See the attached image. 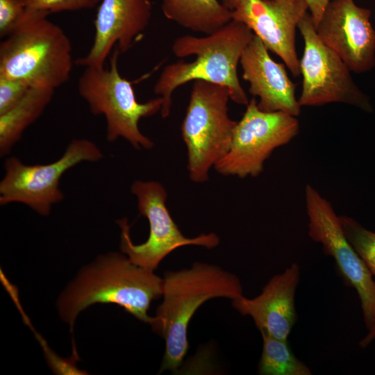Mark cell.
<instances>
[{"instance_id": "cell-2", "label": "cell", "mask_w": 375, "mask_h": 375, "mask_svg": "<svg viewBox=\"0 0 375 375\" xmlns=\"http://www.w3.org/2000/svg\"><path fill=\"white\" fill-rule=\"evenodd\" d=\"M163 280L153 271L117 253L99 256L81 271L61 295L60 316L72 330L82 310L97 303H114L152 328L157 318L148 315L151 303L162 295Z\"/></svg>"}, {"instance_id": "cell-13", "label": "cell", "mask_w": 375, "mask_h": 375, "mask_svg": "<svg viewBox=\"0 0 375 375\" xmlns=\"http://www.w3.org/2000/svg\"><path fill=\"white\" fill-rule=\"evenodd\" d=\"M308 10L304 0H239L231 13L232 19L246 24L297 77L300 75V60L296 31Z\"/></svg>"}, {"instance_id": "cell-14", "label": "cell", "mask_w": 375, "mask_h": 375, "mask_svg": "<svg viewBox=\"0 0 375 375\" xmlns=\"http://www.w3.org/2000/svg\"><path fill=\"white\" fill-rule=\"evenodd\" d=\"M150 0H101L88 53L76 60L82 67H103L114 46L127 52L143 36L151 20Z\"/></svg>"}, {"instance_id": "cell-6", "label": "cell", "mask_w": 375, "mask_h": 375, "mask_svg": "<svg viewBox=\"0 0 375 375\" xmlns=\"http://www.w3.org/2000/svg\"><path fill=\"white\" fill-rule=\"evenodd\" d=\"M229 99L226 86L193 81L181 130L187 147L189 176L194 183L208 181L210 169L230 148L237 122L228 116Z\"/></svg>"}, {"instance_id": "cell-3", "label": "cell", "mask_w": 375, "mask_h": 375, "mask_svg": "<svg viewBox=\"0 0 375 375\" xmlns=\"http://www.w3.org/2000/svg\"><path fill=\"white\" fill-rule=\"evenodd\" d=\"M163 300L156 310L153 329L165 341L159 372L176 370L189 348L188 329L191 318L206 301L216 297L231 300L243 295L240 279L221 267L194 262L190 269L165 272Z\"/></svg>"}, {"instance_id": "cell-19", "label": "cell", "mask_w": 375, "mask_h": 375, "mask_svg": "<svg viewBox=\"0 0 375 375\" xmlns=\"http://www.w3.org/2000/svg\"><path fill=\"white\" fill-rule=\"evenodd\" d=\"M262 351L258 363L260 375H311V370L293 353L288 340L261 332Z\"/></svg>"}, {"instance_id": "cell-22", "label": "cell", "mask_w": 375, "mask_h": 375, "mask_svg": "<svg viewBox=\"0 0 375 375\" xmlns=\"http://www.w3.org/2000/svg\"><path fill=\"white\" fill-rule=\"evenodd\" d=\"M31 88L22 80L0 76V115L13 108Z\"/></svg>"}, {"instance_id": "cell-20", "label": "cell", "mask_w": 375, "mask_h": 375, "mask_svg": "<svg viewBox=\"0 0 375 375\" xmlns=\"http://www.w3.org/2000/svg\"><path fill=\"white\" fill-rule=\"evenodd\" d=\"M339 218L346 238L375 281V232L367 229L350 217L340 215Z\"/></svg>"}, {"instance_id": "cell-17", "label": "cell", "mask_w": 375, "mask_h": 375, "mask_svg": "<svg viewBox=\"0 0 375 375\" xmlns=\"http://www.w3.org/2000/svg\"><path fill=\"white\" fill-rule=\"evenodd\" d=\"M168 19L196 33L209 35L232 20V13L218 0H162Z\"/></svg>"}, {"instance_id": "cell-24", "label": "cell", "mask_w": 375, "mask_h": 375, "mask_svg": "<svg viewBox=\"0 0 375 375\" xmlns=\"http://www.w3.org/2000/svg\"><path fill=\"white\" fill-rule=\"evenodd\" d=\"M308 6L309 13L316 28L323 13L331 0H304Z\"/></svg>"}, {"instance_id": "cell-7", "label": "cell", "mask_w": 375, "mask_h": 375, "mask_svg": "<svg viewBox=\"0 0 375 375\" xmlns=\"http://www.w3.org/2000/svg\"><path fill=\"white\" fill-rule=\"evenodd\" d=\"M103 157L97 145L88 139H74L56 160L45 165H26L12 156L4 162L0 182V205L21 203L42 216L64 199L60 180L68 169L82 162H98Z\"/></svg>"}, {"instance_id": "cell-5", "label": "cell", "mask_w": 375, "mask_h": 375, "mask_svg": "<svg viewBox=\"0 0 375 375\" xmlns=\"http://www.w3.org/2000/svg\"><path fill=\"white\" fill-rule=\"evenodd\" d=\"M119 53L115 48L108 67H85L78 81V92L92 115L104 116L108 141L122 138L136 149H150L154 143L142 133L138 123L140 119L160 112L163 99L138 101L132 83L119 72Z\"/></svg>"}, {"instance_id": "cell-23", "label": "cell", "mask_w": 375, "mask_h": 375, "mask_svg": "<svg viewBox=\"0 0 375 375\" xmlns=\"http://www.w3.org/2000/svg\"><path fill=\"white\" fill-rule=\"evenodd\" d=\"M26 12V0H0V37H6Z\"/></svg>"}, {"instance_id": "cell-11", "label": "cell", "mask_w": 375, "mask_h": 375, "mask_svg": "<svg viewBox=\"0 0 375 375\" xmlns=\"http://www.w3.org/2000/svg\"><path fill=\"white\" fill-rule=\"evenodd\" d=\"M308 218V233L320 243L324 253L333 258L344 283L353 288L360 299L365 327L375 329V281L365 264L346 238L330 202L311 185L305 188Z\"/></svg>"}, {"instance_id": "cell-18", "label": "cell", "mask_w": 375, "mask_h": 375, "mask_svg": "<svg viewBox=\"0 0 375 375\" xmlns=\"http://www.w3.org/2000/svg\"><path fill=\"white\" fill-rule=\"evenodd\" d=\"M55 90L31 88L23 99L8 112L0 115V156L10 153L24 131L44 112Z\"/></svg>"}, {"instance_id": "cell-21", "label": "cell", "mask_w": 375, "mask_h": 375, "mask_svg": "<svg viewBox=\"0 0 375 375\" xmlns=\"http://www.w3.org/2000/svg\"><path fill=\"white\" fill-rule=\"evenodd\" d=\"M101 0H26V10L40 11L48 15L63 11L92 9Z\"/></svg>"}, {"instance_id": "cell-26", "label": "cell", "mask_w": 375, "mask_h": 375, "mask_svg": "<svg viewBox=\"0 0 375 375\" xmlns=\"http://www.w3.org/2000/svg\"><path fill=\"white\" fill-rule=\"evenodd\" d=\"M239 0H222V3L231 11L233 10L238 3Z\"/></svg>"}, {"instance_id": "cell-16", "label": "cell", "mask_w": 375, "mask_h": 375, "mask_svg": "<svg viewBox=\"0 0 375 375\" xmlns=\"http://www.w3.org/2000/svg\"><path fill=\"white\" fill-rule=\"evenodd\" d=\"M240 64L242 78L249 83V92L258 97L260 110L284 112L295 117L301 113L296 97L297 85L288 76L285 65L276 62L261 40L254 35L244 51Z\"/></svg>"}, {"instance_id": "cell-8", "label": "cell", "mask_w": 375, "mask_h": 375, "mask_svg": "<svg viewBox=\"0 0 375 375\" xmlns=\"http://www.w3.org/2000/svg\"><path fill=\"white\" fill-rule=\"evenodd\" d=\"M304 42L299 60L302 90L301 106L341 103L364 112L374 110L369 97L356 84L351 71L341 58L319 38L309 12L298 24Z\"/></svg>"}, {"instance_id": "cell-4", "label": "cell", "mask_w": 375, "mask_h": 375, "mask_svg": "<svg viewBox=\"0 0 375 375\" xmlns=\"http://www.w3.org/2000/svg\"><path fill=\"white\" fill-rule=\"evenodd\" d=\"M48 14L26 10L0 44V76L56 90L70 78L71 42Z\"/></svg>"}, {"instance_id": "cell-9", "label": "cell", "mask_w": 375, "mask_h": 375, "mask_svg": "<svg viewBox=\"0 0 375 375\" xmlns=\"http://www.w3.org/2000/svg\"><path fill=\"white\" fill-rule=\"evenodd\" d=\"M131 191L137 197L140 213L149 224L147 240L135 244L130 236V226L126 218L117 222L121 228L120 249L134 264L153 271L168 254L186 245L202 246L212 249L219 243L214 233L190 238L183 235L173 220L166 206L167 192L157 181H135Z\"/></svg>"}, {"instance_id": "cell-15", "label": "cell", "mask_w": 375, "mask_h": 375, "mask_svg": "<svg viewBox=\"0 0 375 375\" xmlns=\"http://www.w3.org/2000/svg\"><path fill=\"white\" fill-rule=\"evenodd\" d=\"M300 267L292 263L274 276L253 299L243 295L232 300L241 315L250 316L259 331L288 340L296 322L295 293L300 281Z\"/></svg>"}, {"instance_id": "cell-1", "label": "cell", "mask_w": 375, "mask_h": 375, "mask_svg": "<svg viewBox=\"0 0 375 375\" xmlns=\"http://www.w3.org/2000/svg\"><path fill=\"white\" fill-rule=\"evenodd\" d=\"M253 36L246 24L232 19L203 37L185 35L177 38L172 47L174 55L196 58L192 62L179 60L163 68L153 87L154 93L163 99L161 117L166 118L170 114L174 91L197 80L227 87L232 101L247 106L249 100L240 84L238 66Z\"/></svg>"}, {"instance_id": "cell-25", "label": "cell", "mask_w": 375, "mask_h": 375, "mask_svg": "<svg viewBox=\"0 0 375 375\" xmlns=\"http://www.w3.org/2000/svg\"><path fill=\"white\" fill-rule=\"evenodd\" d=\"M375 339V329L369 331L365 337L360 342L359 345L362 347H367Z\"/></svg>"}, {"instance_id": "cell-12", "label": "cell", "mask_w": 375, "mask_h": 375, "mask_svg": "<svg viewBox=\"0 0 375 375\" xmlns=\"http://www.w3.org/2000/svg\"><path fill=\"white\" fill-rule=\"evenodd\" d=\"M370 17L371 10L354 0H331L315 28L321 40L357 74L375 67V29Z\"/></svg>"}, {"instance_id": "cell-10", "label": "cell", "mask_w": 375, "mask_h": 375, "mask_svg": "<svg viewBox=\"0 0 375 375\" xmlns=\"http://www.w3.org/2000/svg\"><path fill=\"white\" fill-rule=\"evenodd\" d=\"M246 106L242 117L237 122L228 152L214 166L224 176H258L272 152L288 144L299 132V122L294 115L262 111L255 97Z\"/></svg>"}]
</instances>
